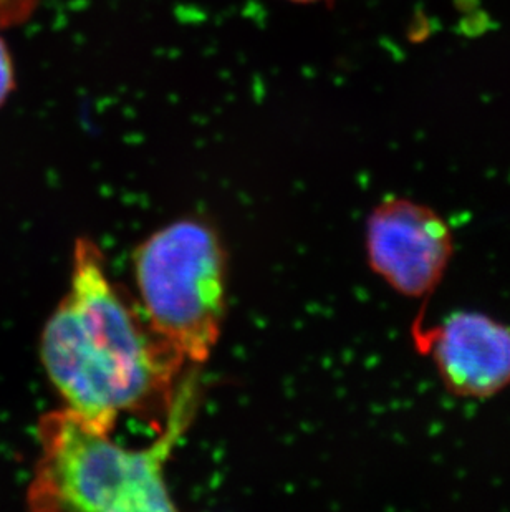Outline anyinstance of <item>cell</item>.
Instances as JSON below:
<instances>
[{"mask_svg": "<svg viewBox=\"0 0 510 512\" xmlns=\"http://www.w3.org/2000/svg\"><path fill=\"white\" fill-rule=\"evenodd\" d=\"M40 357L65 406L106 431L128 413L168 410L188 368L126 299L88 237L75 242L70 287L45 324Z\"/></svg>", "mask_w": 510, "mask_h": 512, "instance_id": "obj_1", "label": "cell"}, {"mask_svg": "<svg viewBox=\"0 0 510 512\" xmlns=\"http://www.w3.org/2000/svg\"><path fill=\"white\" fill-rule=\"evenodd\" d=\"M198 406L194 377L179 387L163 430L145 448H128L63 406L42 416L40 455L27 491L32 511L168 512L176 509L166 481L174 448Z\"/></svg>", "mask_w": 510, "mask_h": 512, "instance_id": "obj_2", "label": "cell"}, {"mask_svg": "<svg viewBox=\"0 0 510 512\" xmlns=\"http://www.w3.org/2000/svg\"><path fill=\"white\" fill-rule=\"evenodd\" d=\"M141 314L188 367H201L226 319V254L209 224L179 219L146 237L133 254Z\"/></svg>", "mask_w": 510, "mask_h": 512, "instance_id": "obj_3", "label": "cell"}, {"mask_svg": "<svg viewBox=\"0 0 510 512\" xmlns=\"http://www.w3.org/2000/svg\"><path fill=\"white\" fill-rule=\"evenodd\" d=\"M454 232L443 214L409 198H386L366 219L371 271L406 299L428 300L453 262Z\"/></svg>", "mask_w": 510, "mask_h": 512, "instance_id": "obj_4", "label": "cell"}, {"mask_svg": "<svg viewBox=\"0 0 510 512\" xmlns=\"http://www.w3.org/2000/svg\"><path fill=\"white\" fill-rule=\"evenodd\" d=\"M411 340L451 397L491 400L510 387V325L486 312L458 310L439 324L419 314Z\"/></svg>", "mask_w": 510, "mask_h": 512, "instance_id": "obj_5", "label": "cell"}, {"mask_svg": "<svg viewBox=\"0 0 510 512\" xmlns=\"http://www.w3.org/2000/svg\"><path fill=\"white\" fill-rule=\"evenodd\" d=\"M44 0H0V30L24 24Z\"/></svg>", "mask_w": 510, "mask_h": 512, "instance_id": "obj_6", "label": "cell"}, {"mask_svg": "<svg viewBox=\"0 0 510 512\" xmlns=\"http://www.w3.org/2000/svg\"><path fill=\"white\" fill-rule=\"evenodd\" d=\"M15 90L14 60L9 45L0 37V108L9 100Z\"/></svg>", "mask_w": 510, "mask_h": 512, "instance_id": "obj_7", "label": "cell"}, {"mask_svg": "<svg viewBox=\"0 0 510 512\" xmlns=\"http://www.w3.org/2000/svg\"><path fill=\"white\" fill-rule=\"evenodd\" d=\"M289 2H295V4H315V2H320V0H289Z\"/></svg>", "mask_w": 510, "mask_h": 512, "instance_id": "obj_8", "label": "cell"}]
</instances>
